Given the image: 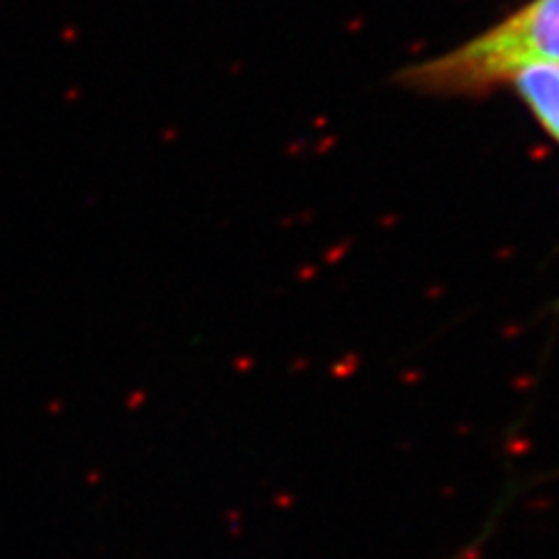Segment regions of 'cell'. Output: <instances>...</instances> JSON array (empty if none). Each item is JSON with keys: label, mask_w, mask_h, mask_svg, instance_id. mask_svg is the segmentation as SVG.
Masks as SVG:
<instances>
[{"label": "cell", "mask_w": 559, "mask_h": 559, "mask_svg": "<svg viewBox=\"0 0 559 559\" xmlns=\"http://www.w3.org/2000/svg\"><path fill=\"white\" fill-rule=\"evenodd\" d=\"M530 63H559V0H534L474 43L415 68L411 84L431 92L483 90Z\"/></svg>", "instance_id": "cell-1"}, {"label": "cell", "mask_w": 559, "mask_h": 559, "mask_svg": "<svg viewBox=\"0 0 559 559\" xmlns=\"http://www.w3.org/2000/svg\"><path fill=\"white\" fill-rule=\"evenodd\" d=\"M513 80L540 124L559 140V63H530Z\"/></svg>", "instance_id": "cell-2"}]
</instances>
